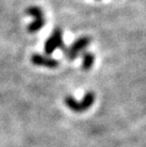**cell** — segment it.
Instances as JSON below:
<instances>
[{
    "mask_svg": "<svg viewBox=\"0 0 146 147\" xmlns=\"http://www.w3.org/2000/svg\"><path fill=\"white\" fill-rule=\"evenodd\" d=\"M91 42V38L89 36H82L75 40L72 45L68 48H66L63 49L64 54L67 57V60L69 61H73L78 57V55L81 52H83L85 49L87 48L88 45Z\"/></svg>",
    "mask_w": 146,
    "mask_h": 147,
    "instance_id": "obj_1",
    "label": "cell"
},
{
    "mask_svg": "<svg viewBox=\"0 0 146 147\" xmlns=\"http://www.w3.org/2000/svg\"><path fill=\"white\" fill-rule=\"evenodd\" d=\"M57 49H65V44L63 40V30L60 28H56L53 30L51 35L46 39L44 46V51L46 55L52 54Z\"/></svg>",
    "mask_w": 146,
    "mask_h": 147,
    "instance_id": "obj_2",
    "label": "cell"
},
{
    "mask_svg": "<svg viewBox=\"0 0 146 147\" xmlns=\"http://www.w3.org/2000/svg\"><path fill=\"white\" fill-rule=\"evenodd\" d=\"M32 63L38 67H45L48 68H56L59 67V61L49 57L48 55H42L39 53H34L30 57Z\"/></svg>",
    "mask_w": 146,
    "mask_h": 147,
    "instance_id": "obj_3",
    "label": "cell"
},
{
    "mask_svg": "<svg viewBox=\"0 0 146 147\" xmlns=\"http://www.w3.org/2000/svg\"><path fill=\"white\" fill-rule=\"evenodd\" d=\"M95 102V94L94 92L88 91L86 92L85 96H83V100L81 102H79L80 105V111L81 112H85L87 110L88 108H90L93 105Z\"/></svg>",
    "mask_w": 146,
    "mask_h": 147,
    "instance_id": "obj_4",
    "label": "cell"
},
{
    "mask_svg": "<svg viewBox=\"0 0 146 147\" xmlns=\"http://www.w3.org/2000/svg\"><path fill=\"white\" fill-rule=\"evenodd\" d=\"M95 62V55L92 52L85 51L82 54V68L83 70H89Z\"/></svg>",
    "mask_w": 146,
    "mask_h": 147,
    "instance_id": "obj_5",
    "label": "cell"
},
{
    "mask_svg": "<svg viewBox=\"0 0 146 147\" xmlns=\"http://www.w3.org/2000/svg\"><path fill=\"white\" fill-rule=\"evenodd\" d=\"M46 23L45 18H37V19H34V21H32L29 26H28V32L30 33H34L39 32L40 30L44 27V25Z\"/></svg>",
    "mask_w": 146,
    "mask_h": 147,
    "instance_id": "obj_6",
    "label": "cell"
},
{
    "mask_svg": "<svg viewBox=\"0 0 146 147\" xmlns=\"http://www.w3.org/2000/svg\"><path fill=\"white\" fill-rule=\"evenodd\" d=\"M27 14L32 16L34 19H37V18H42L44 17V13H43V11L38 7H30L27 10Z\"/></svg>",
    "mask_w": 146,
    "mask_h": 147,
    "instance_id": "obj_7",
    "label": "cell"
}]
</instances>
